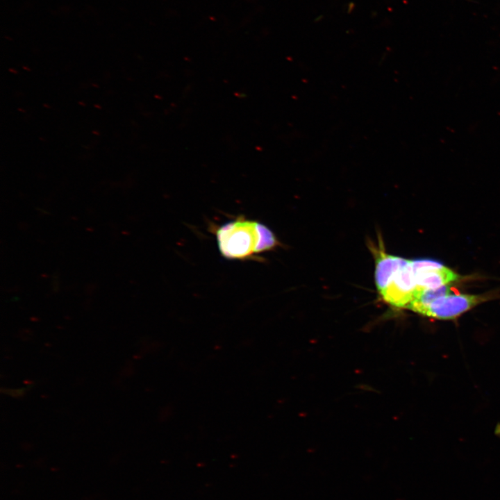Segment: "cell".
<instances>
[{
  "label": "cell",
  "instance_id": "cell-1",
  "mask_svg": "<svg viewBox=\"0 0 500 500\" xmlns=\"http://www.w3.org/2000/svg\"><path fill=\"white\" fill-rule=\"evenodd\" d=\"M215 234L219 251L229 260L251 259L279 245L267 226L242 216L218 226Z\"/></svg>",
  "mask_w": 500,
  "mask_h": 500
},
{
  "label": "cell",
  "instance_id": "cell-2",
  "mask_svg": "<svg viewBox=\"0 0 500 500\" xmlns=\"http://www.w3.org/2000/svg\"><path fill=\"white\" fill-rule=\"evenodd\" d=\"M372 250L378 292L390 306L407 309L417 290L411 260L388 254L381 244Z\"/></svg>",
  "mask_w": 500,
  "mask_h": 500
},
{
  "label": "cell",
  "instance_id": "cell-3",
  "mask_svg": "<svg viewBox=\"0 0 500 500\" xmlns=\"http://www.w3.org/2000/svg\"><path fill=\"white\" fill-rule=\"evenodd\" d=\"M490 299L488 295L453 293L441 295L416 308L413 312L442 320L455 319L476 306Z\"/></svg>",
  "mask_w": 500,
  "mask_h": 500
},
{
  "label": "cell",
  "instance_id": "cell-4",
  "mask_svg": "<svg viewBox=\"0 0 500 500\" xmlns=\"http://www.w3.org/2000/svg\"><path fill=\"white\" fill-rule=\"evenodd\" d=\"M411 263L417 285V292L440 288L460 278L454 271L433 260H411Z\"/></svg>",
  "mask_w": 500,
  "mask_h": 500
},
{
  "label": "cell",
  "instance_id": "cell-5",
  "mask_svg": "<svg viewBox=\"0 0 500 500\" xmlns=\"http://www.w3.org/2000/svg\"><path fill=\"white\" fill-rule=\"evenodd\" d=\"M494 433H495V434H496L497 435H498L499 437H500V424H498L496 426L495 430H494Z\"/></svg>",
  "mask_w": 500,
  "mask_h": 500
}]
</instances>
